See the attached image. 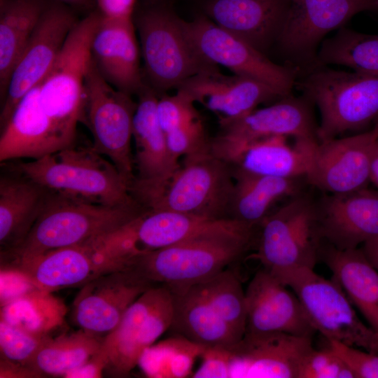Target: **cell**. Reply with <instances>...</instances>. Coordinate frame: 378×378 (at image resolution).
Wrapping results in <instances>:
<instances>
[{"mask_svg":"<svg viewBox=\"0 0 378 378\" xmlns=\"http://www.w3.org/2000/svg\"><path fill=\"white\" fill-rule=\"evenodd\" d=\"M187 34L206 61L221 65L234 74L260 80L282 96L291 94L296 85L297 69L270 60L252 45L215 24L202 13L185 20Z\"/></svg>","mask_w":378,"mask_h":378,"instance_id":"4fadbf2b","label":"cell"},{"mask_svg":"<svg viewBox=\"0 0 378 378\" xmlns=\"http://www.w3.org/2000/svg\"><path fill=\"white\" fill-rule=\"evenodd\" d=\"M69 146L43 111L38 85L22 98L1 127V164L38 159Z\"/></svg>","mask_w":378,"mask_h":378,"instance_id":"603a6c76","label":"cell"},{"mask_svg":"<svg viewBox=\"0 0 378 378\" xmlns=\"http://www.w3.org/2000/svg\"><path fill=\"white\" fill-rule=\"evenodd\" d=\"M1 164L67 198L111 206L138 202L115 166L92 146L74 144L38 159Z\"/></svg>","mask_w":378,"mask_h":378,"instance_id":"7a4b0ae2","label":"cell"},{"mask_svg":"<svg viewBox=\"0 0 378 378\" xmlns=\"http://www.w3.org/2000/svg\"><path fill=\"white\" fill-rule=\"evenodd\" d=\"M233 219H210L166 210H148L117 230L130 253L139 254L165 248L225 226Z\"/></svg>","mask_w":378,"mask_h":378,"instance_id":"484cf974","label":"cell"},{"mask_svg":"<svg viewBox=\"0 0 378 378\" xmlns=\"http://www.w3.org/2000/svg\"><path fill=\"white\" fill-rule=\"evenodd\" d=\"M51 1H56L64 4L69 6H82L85 4L88 0H48Z\"/></svg>","mask_w":378,"mask_h":378,"instance_id":"f907efd6","label":"cell"},{"mask_svg":"<svg viewBox=\"0 0 378 378\" xmlns=\"http://www.w3.org/2000/svg\"><path fill=\"white\" fill-rule=\"evenodd\" d=\"M233 167L234 190L230 218L257 227L276 202L304 191L305 178H282L254 174Z\"/></svg>","mask_w":378,"mask_h":378,"instance_id":"4dcf8cb0","label":"cell"},{"mask_svg":"<svg viewBox=\"0 0 378 378\" xmlns=\"http://www.w3.org/2000/svg\"><path fill=\"white\" fill-rule=\"evenodd\" d=\"M78 21L70 6L49 1L9 80L2 102V127L14 108L46 77Z\"/></svg>","mask_w":378,"mask_h":378,"instance_id":"9a60e30c","label":"cell"},{"mask_svg":"<svg viewBox=\"0 0 378 378\" xmlns=\"http://www.w3.org/2000/svg\"><path fill=\"white\" fill-rule=\"evenodd\" d=\"M173 298L171 329L204 346L230 348L242 337L218 315L198 286L169 289Z\"/></svg>","mask_w":378,"mask_h":378,"instance_id":"f546056e","label":"cell"},{"mask_svg":"<svg viewBox=\"0 0 378 378\" xmlns=\"http://www.w3.org/2000/svg\"><path fill=\"white\" fill-rule=\"evenodd\" d=\"M48 0L0 1V90L4 99L12 72Z\"/></svg>","mask_w":378,"mask_h":378,"instance_id":"d6a6232c","label":"cell"},{"mask_svg":"<svg viewBox=\"0 0 378 378\" xmlns=\"http://www.w3.org/2000/svg\"><path fill=\"white\" fill-rule=\"evenodd\" d=\"M101 19L98 10L78 20L46 77L38 84L40 105L69 146L83 122L85 80L90 64L91 43Z\"/></svg>","mask_w":378,"mask_h":378,"instance_id":"8992f818","label":"cell"},{"mask_svg":"<svg viewBox=\"0 0 378 378\" xmlns=\"http://www.w3.org/2000/svg\"><path fill=\"white\" fill-rule=\"evenodd\" d=\"M272 274L296 295L312 327L328 340L378 354V332L359 318L334 279L323 278L309 268Z\"/></svg>","mask_w":378,"mask_h":378,"instance_id":"ba28073f","label":"cell"},{"mask_svg":"<svg viewBox=\"0 0 378 378\" xmlns=\"http://www.w3.org/2000/svg\"><path fill=\"white\" fill-rule=\"evenodd\" d=\"M133 20L139 35L146 84L158 97L177 90L198 73L218 69L196 50L185 20L168 0L148 1L135 9Z\"/></svg>","mask_w":378,"mask_h":378,"instance_id":"3957f363","label":"cell"},{"mask_svg":"<svg viewBox=\"0 0 378 378\" xmlns=\"http://www.w3.org/2000/svg\"><path fill=\"white\" fill-rule=\"evenodd\" d=\"M160 286H152L127 309L117 326L103 339L102 350L106 356V369L119 376L127 375L137 365L145 348L144 323Z\"/></svg>","mask_w":378,"mask_h":378,"instance_id":"1f68e13d","label":"cell"},{"mask_svg":"<svg viewBox=\"0 0 378 378\" xmlns=\"http://www.w3.org/2000/svg\"><path fill=\"white\" fill-rule=\"evenodd\" d=\"M102 342L103 339L96 334L83 329L50 337L38 350L29 367L42 376L64 377L97 353Z\"/></svg>","mask_w":378,"mask_h":378,"instance_id":"e575fe53","label":"cell"},{"mask_svg":"<svg viewBox=\"0 0 378 378\" xmlns=\"http://www.w3.org/2000/svg\"><path fill=\"white\" fill-rule=\"evenodd\" d=\"M314 106L304 95L290 94L239 118L219 123L220 130L211 139V150L229 162L244 147L265 138L283 136L318 141Z\"/></svg>","mask_w":378,"mask_h":378,"instance_id":"7c38bea8","label":"cell"},{"mask_svg":"<svg viewBox=\"0 0 378 378\" xmlns=\"http://www.w3.org/2000/svg\"><path fill=\"white\" fill-rule=\"evenodd\" d=\"M298 85L319 111L318 141L363 130L378 118V76L322 66Z\"/></svg>","mask_w":378,"mask_h":378,"instance_id":"5b68a950","label":"cell"},{"mask_svg":"<svg viewBox=\"0 0 378 378\" xmlns=\"http://www.w3.org/2000/svg\"><path fill=\"white\" fill-rule=\"evenodd\" d=\"M178 89L214 113L219 123L239 118L260 104L273 103L285 97L260 80L234 74L225 75L219 69L198 73Z\"/></svg>","mask_w":378,"mask_h":378,"instance_id":"44dd1931","label":"cell"},{"mask_svg":"<svg viewBox=\"0 0 378 378\" xmlns=\"http://www.w3.org/2000/svg\"><path fill=\"white\" fill-rule=\"evenodd\" d=\"M318 66L340 65L378 76V34L360 33L344 27L326 38L317 52Z\"/></svg>","mask_w":378,"mask_h":378,"instance_id":"d590c367","label":"cell"},{"mask_svg":"<svg viewBox=\"0 0 378 378\" xmlns=\"http://www.w3.org/2000/svg\"><path fill=\"white\" fill-rule=\"evenodd\" d=\"M298 378H355V375L330 347L324 350L313 348L300 365Z\"/></svg>","mask_w":378,"mask_h":378,"instance_id":"60d3db41","label":"cell"},{"mask_svg":"<svg viewBox=\"0 0 378 378\" xmlns=\"http://www.w3.org/2000/svg\"><path fill=\"white\" fill-rule=\"evenodd\" d=\"M319 258L368 324L378 332V270L362 249L341 250L323 241Z\"/></svg>","mask_w":378,"mask_h":378,"instance_id":"83f0119b","label":"cell"},{"mask_svg":"<svg viewBox=\"0 0 378 378\" xmlns=\"http://www.w3.org/2000/svg\"><path fill=\"white\" fill-rule=\"evenodd\" d=\"M196 285L218 315L242 337L246 332V297L238 276L226 268Z\"/></svg>","mask_w":378,"mask_h":378,"instance_id":"74e56055","label":"cell"},{"mask_svg":"<svg viewBox=\"0 0 378 378\" xmlns=\"http://www.w3.org/2000/svg\"><path fill=\"white\" fill-rule=\"evenodd\" d=\"M136 106L131 95L104 78L92 59L85 80L83 123L93 136L92 148L108 158L130 185L135 178L131 142Z\"/></svg>","mask_w":378,"mask_h":378,"instance_id":"30bf717a","label":"cell"},{"mask_svg":"<svg viewBox=\"0 0 378 378\" xmlns=\"http://www.w3.org/2000/svg\"><path fill=\"white\" fill-rule=\"evenodd\" d=\"M329 346L347 364L355 378H378V354L335 340Z\"/></svg>","mask_w":378,"mask_h":378,"instance_id":"b9f144b4","label":"cell"},{"mask_svg":"<svg viewBox=\"0 0 378 378\" xmlns=\"http://www.w3.org/2000/svg\"><path fill=\"white\" fill-rule=\"evenodd\" d=\"M377 138L370 130L318 141L305 176L307 183L325 193H345L368 188Z\"/></svg>","mask_w":378,"mask_h":378,"instance_id":"2e32d148","label":"cell"},{"mask_svg":"<svg viewBox=\"0 0 378 378\" xmlns=\"http://www.w3.org/2000/svg\"><path fill=\"white\" fill-rule=\"evenodd\" d=\"M153 286L132 268L100 274L81 286L73 303V318L81 329L110 332L130 306Z\"/></svg>","mask_w":378,"mask_h":378,"instance_id":"e0dca14e","label":"cell"},{"mask_svg":"<svg viewBox=\"0 0 378 378\" xmlns=\"http://www.w3.org/2000/svg\"><path fill=\"white\" fill-rule=\"evenodd\" d=\"M256 227L236 220L178 244L136 255L130 268L169 289L200 284L237 260L255 241Z\"/></svg>","mask_w":378,"mask_h":378,"instance_id":"6da1fadb","label":"cell"},{"mask_svg":"<svg viewBox=\"0 0 378 378\" xmlns=\"http://www.w3.org/2000/svg\"><path fill=\"white\" fill-rule=\"evenodd\" d=\"M377 8V0H288L276 45L288 62L309 72L318 67L317 52L330 32Z\"/></svg>","mask_w":378,"mask_h":378,"instance_id":"8fae6325","label":"cell"},{"mask_svg":"<svg viewBox=\"0 0 378 378\" xmlns=\"http://www.w3.org/2000/svg\"><path fill=\"white\" fill-rule=\"evenodd\" d=\"M378 136V118L375 120L373 124V127L371 129Z\"/></svg>","mask_w":378,"mask_h":378,"instance_id":"816d5d0a","label":"cell"},{"mask_svg":"<svg viewBox=\"0 0 378 378\" xmlns=\"http://www.w3.org/2000/svg\"><path fill=\"white\" fill-rule=\"evenodd\" d=\"M64 301L51 292L34 289L1 306V320L29 333L46 336L62 326Z\"/></svg>","mask_w":378,"mask_h":378,"instance_id":"836d02e7","label":"cell"},{"mask_svg":"<svg viewBox=\"0 0 378 378\" xmlns=\"http://www.w3.org/2000/svg\"><path fill=\"white\" fill-rule=\"evenodd\" d=\"M360 248L370 262L378 270V237L365 242Z\"/></svg>","mask_w":378,"mask_h":378,"instance_id":"c3c4849f","label":"cell"},{"mask_svg":"<svg viewBox=\"0 0 378 378\" xmlns=\"http://www.w3.org/2000/svg\"><path fill=\"white\" fill-rule=\"evenodd\" d=\"M245 297V332H283L312 337L316 332L296 295L264 268L250 281Z\"/></svg>","mask_w":378,"mask_h":378,"instance_id":"ffe728a7","label":"cell"},{"mask_svg":"<svg viewBox=\"0 0 378 378\" xmlns=\"http://www.w3.org/2000/svg\"><path fill=\"white\" fill-rule=\"evenodd\" d=\"M0 377H41L34 369L1 358Z\"/></svg>","mask_w":378,"mask_h":378,"instance_id":"7dc6e473","label":"cell"},{"mask_svg":"<svg viewBox=\"0 0 378 378\" xmlns=\"http://www.w3.org/2000/svg\"><path fill=\"white\" fill-rule=\"evenodd\" d=\"M133 20L102 17L91 43V57L104 78L129 95L146 85L140 69V52Z\"/></svg>","mask_w":378,"mask_h":378,"instance_id":"7402d4cb","label":"cell"},{"mask_svg":"<svg viewBox=\"0 0 378 378\" xmlns=\"http://www.w3.org/2000/svg\"><path fill=\"white\" fill-rule=\"evenodd\" d=\"M9 263L6 267L20 271L36 288L51 293L82 286L96 276L114 270L88 242Z\"/></svg>","mask_w":378,"mask_h":378,"instance_id":"d4e9b609","label":"cell"},{"mask_svg":"<svg viewBox=\"0 0 378 378\" xmlns=\"http://www.w3.org/2000/svg\"><path fill=\"white\" fill-rule=\"evenodd\" d=\"M176 90L174 94L165 93L158 97L157 113L164 135L183 129L201 118L192 97L181 89Z\"/></svg>","mask_w":378,"mask_h":378,"instance_id":"ab89813d","label":"cell"},{"mask_svg":"<svg viewBox=\"0 0 378 378\" xmlns=\"http://www.w3.org/2000/svg\"><path fill=\"white\" fill-rule=\"evenodd\" d=\"M137 95L132 125L135 178L130 185V192L147 209L163 192L181 164L170 152L159 122L158 95L147 84Z\"/></svg>","mask_w":378,"mask_h":378,"instance_id":"5bb4252c","label":"cell"},{"mask_svg":"<svg viewBox=\"0 0 378 378\" xmlns=\"http://www.w3.org/2000/svg\"><path fill=\"white\" fill-rule=\"evenodd\" d=\"M102 17L112 20H133L136 0H96Z\"/></svg>","mask_w":378,"mask_h":378,"instance_id":"f6af8a7d","label":"cell"},{"mask_svg":"<svg viewBox=\"0 0 378 378\" xmlns=\"http://www.w3.org/2000/svg\"><path fill=\"white\" fill-rule=\"evenodd\" d=\"M206 347L176 335L146 348L137 365L148 377H187Z\"/></svg>","mask_w":378,"mask_h":378,"instance_id":"8d00e7d4","label":"cell"},{"mask_svg":"<svg viewBox=\"0 0 378 378\" xmlns=\"http://www.w3.org/2000/svg\"><path fill=\"white\" fill-rule=\"evenodd\" d=\"M370 182L378 189V138L375 142L371 158Z\"/></svg>","mask_w":378,"mask_h":378,"instance_id":"681fc988","label":"cell"},{"mask_svg":"<svg viewBox=\"0 0 378 378\" xmlns=\"http://www.w3.org/2000/svg\"><path fill=\"white\" fill-rule=\"evenodd\" d=\"M377 5H378V0H377Z\"/></svg>","mask_w":378,"mask_h":378,"instance_id":"f5cc1de1","label":"cell"},{"mask_svg":"<svg viewBox=\"0 0 378 378\" xmlns=\"http://www.w3.org/2000/svg\"><path fill=\"white\" fill-rule=\"evenodd\" d=\"M234 186L232 165L212 150L184 157L163 192L147 209L227 219Z\"/></svg>","mask_w":378,"mask_h":378,"instance_id":"9c48e42d","label":"cell"},{"mask_svg":"<svg viewBox=\"0 0 378 378\" xmlns=\"http://www.w3.org/2000/svg\"><path fill=\"white\" fill-rule=\"evenodd\" d=\"M108 360L102 349L76 369L68 372L64 377L69 378H97L102 376L106 369Z\"/></svg>","mask_w":378,"mask_h":378,"instance_id":"bcb514c9","label":"cell"},{"mask_svg":"<svg viewBox=\"0 0 378 378\" xmlns=\"http://www.w3.org/2000/svg\"><path fill=\"white\" fill-rule=\"evenodd\" d=\"M0 1H3V0H0Z\"/></svg>","mask_w":378,"mask_h":378,"instance_id":"db71d44e","label":"cell"},{"mask_svg":"<svg viewBox=\"0 0 378 378\" xmlns=\"http://www.w3.org/2000/svg\"><path fill=\"white\" fill-rule=\"evenodd\" d=\"M255 258L271 274L314 269L323 242L316 199L303 191L269 214L257 227Z\"/></svg>","mask_w":378,"mask_h":378,"instance_id":"52a82bcc","label":"cell"},{"mask_svg":"<svg viewBox=\"0 0 378 378\" xmlns=\"http://www.w3.org/2000/svg\"><path fill=\"white\" fill-rule=\"evenodd\" d=\"M1 270V306L36 288L20 271L8 267Z\"/></svg>","mask_w":378,"mask_h":378,"instance_id":"ee69618b","label":"cell"},{"mask_svg":"<svg viewBox=\"0 0 378 378\" xmlns=\"http://www.w3.org/2000/svg\"><path fill=\"white\" fill-rule=\"evenodd\" d=\"M200 358L201 365L191 377H231L232 353L230 348L220 346H206Z\"/></svg>","mask_w":378,"mask_h":378,"instance_id":"7bdbcfd3","label":"cell"},{"mask_svg":"<svg viewBox=\"0 0 378 378\" xmlns=\"http://www.w3.org/2000/svg\"><path fill=\"white\" fill-rule=\"evenodd\" d=\"M50 338L49 335H36L0 320L1 358L29 367L38 350Z\"/></svg>","mask_w":378,"mask_h":378,"instance_id":"f35d334b","label":"cell"},{"mask_svg":"<svg viewBox=\"0 0 378 378\" xmlns=\"http://www.w3.org/2000/svg\"><path fill=\"white\" fill-rule=\"evenodd\" d=\"M313 348L312 337L245 332L230 347L231 377L298 378L300 365Z\"/></svg>","mask_w":378,"mask_h":378,"instance_id":"d6986e66","label":"cell"},{"mask_svg":"<svg viewBox=\"0 0 378 378\" xmlns=\"http://www.w3.org/2000/svg\"><path fill=\"white\" fill-rule=\"evenodd\" d=\"M316 211L323 241L336 248H357L378 237V189L323 192Z\"/></svg>","mask_w":378,"mask_h":378,"instance_id":"ac0fdd59","label":"cell"},{"mask_svg":"<svg viewBox=\"0 0 378 378\" xmlns=\"http://www.w3.org/2000/svg\"><path fill=\"white\" fill-rule=\"evenodd\" d=\"M50 192L9 170L0 178V245L3 251L19 246L43 211Z\"/></svg>","mask_w":378,"mask_h":378,"instance_id":"4316f807","label":"cell"},{"mask_svg":"<svg viewBox=\"0 0 378 378\" xmlns=\"http://www.w3.org/2000/svg\"><path fill=\"white\" fill-rule=\"evenodd\" d=\"M288 0H203L202 13L267 55L276 44Z\"/></svg>","mask_w":378,"mask_h":378,"instance_id":"cb8c5ba5","label":"cell"},{"mask_svg":"<svg viewBox=\"0 0 378 378\" xmlns=\"http://www.w3.org/2000/svg\"><path fill=\"white\" fill-rule=\"evenodd\" d=\"M146 211L138 202L111 206L50 192L43 211L24 240L3 253L10 261H15L80 245L120 228Z\"/></svg>","mask_w":378,"mask_h":378,"instance_id":"277c9868","label":"cell"},{"mask_svg":"<svg viewBox=\"0 0 378 378\" xmlns=\"http://www.w3.org/2000/svg\"><path fill=\"white\" fill-rule=\"evenodd\" d=\"M287 136H276L254 141L229 162L244 172L282 178H305L318 140L294 139L290 145Z\"/></svg>","mask_w":378,"mask_h":378,"instance_id":"f1b7e54d","label":"cell"}]
</instances>
